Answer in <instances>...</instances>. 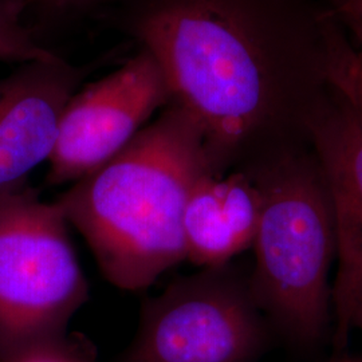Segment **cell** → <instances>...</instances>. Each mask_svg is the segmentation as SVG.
Returning <instances> with one entry per match:
<instances>
[{"instance_id": "cell-1", "label": "cell", "mask_w": 362, "mask_h": 362, "mask_svg": "<svg viewBox=\"0 0 362 362\" xmlns=\"http://www.w3.org/2000/svg\"><path fill=\"white\" fill-rule=\"evenodd\" d=\"M209 173L216 175L202 130L169 103L121 152L54 203L82 233L105 278L134 293L187 260L184 212Z\"/></svg>"}, {"instance_id": "cell-2", "label": "cell", "mask_w": 362, "mask_h": 362, "mask_svg": "<svg viewBox=\"0 0 362 362\" xmlns=\"http://www.w3.org/2000/svg\"><path fill=\"white\" fill-rule=\"evenodd\" d=\"M145 50L170 93L202 130L216 175L258 128L267 82L258 50L233 13L207 0H184L151 13L140 27Z\"/></svg>"}, {"instance_id": "cell-3", "label": "cell", "mask_w": 362, "mask_h": 362, "mask_svg": "<svg viewBox=\"0 0 362 362\" xmlns=\"http://www.w3.org/2000/svg\"><path fill=\"white\" fill-rule=\"evenodd\" d=\"M65 215L25 184L0 191V361L61 339L89 299Z\"/></svg>"}, {"instance_id": "cell-4", "label": "cell", "mask_w": 362, "mask_h": 362, "mask_svg": "<svg viewBox=\"0 0 362 362\" xmlns=\"http://www.w3.org/2000/svg\"><path fill=\"white\" fill-rule=\"evenodd\" d=\"M262 194L250 288L259 309L293 334H321L332 306L336 257L332 212L322 179L302 169L255 177Z\"/></svg>"}, {"instance_id": "cell-5", "label": "cell", "mask_w": 362, "mask_h": 362, "mask_svg": "<svg viewBox=\"0 0 362 362\" xmlns=\"http://www.w3.org/2000/svg\"><path fill=\"white\" fill-rule=\"evenodd\" d=\"M250 281L224 266L175 279L144 303L124 362H250L262 341Z\"/></svg>"}, {"instance_id": "cell-6", "label": "cell", "mask_w": 362, "mask_h": 362, "mask_svg": "<svg viewBox=\"0 0 362 362\" xmlns=\"http://www.w3.org/2000/svg\"><path fill=\"white\" fill-rule=\"evenodd\" d=\"M169 103L165 77L146 50L76 91L61 116L46 182L73 184L101 167Z\"/></svg>"}, {"instance_id": "cell-7", "label": "cell", "mask_w": 362, "mask_h": 362, "mask_svg": "<svg viewBox=\"0 0 362 362\" xmlns=\"http://www.w3.org/2000/svg\"><path fill=\"white\" fill-rule=\"evenodd\" d=\"M334 238L336 344L344 346L362 305V119L348 105L313 125Z\"/></svg>"}, {"instance_id": "cell-8", "label": "cell", "mask_w": 362, "mask_h": 362, "mask_svg": "<svg viewBox=\"0 0 362 362\" xmlns=\"http://www.w3.org/2000/svg\"><path fill=\"white\" fill-rule=\"evenodd\" d=\"M77 79L59 59L31 62L0 78V191L27 182L49 161Z\"/></svg>"}, {"instance_id": "cell-9", "label": "cell", "mask_w": 362, "mask_h": 362, "mask_svg": "<svg viewBox=\"0 0 362 362\" xmlns=\"http://www.w3.org/2000/svg\"><path fill=\"white\" fill-rule=\"evenodd\" d=\"M262 194L245 173H209L188 199L182 233L187 260L206 269L226 266L252 247L258 230Z\"/></svg>"}, {"instance_id": "cell-10", "label": "cell", "mask_w": 362, "mask_h": 362, "mask_svg": "<svg viewBox=\"0 0 362 362\" xmlns=\"http://www.w3.org/2000/svg\"><path fill=\"white\" fill-rule=\"evenodd\" d=\"M19 0H0V62H55L57 55L39 46L21 22Z\"/></svg>"}, {"instance_id": "cell-11", "label": "cell", "mask_w": 362, "mask_h": 362, "mask_svg": "<svg viewBox=\"0 0 362 362\" xmlns=\"http://www.w3.org/2000/svg\"><path fill=\"white\" fill-rule=\"evenodd\" d=\"M330 82L341 93L344 103L362 119V57L353 49H341L327 65Z\"/></svg>"}, {"instance_id": "cell-12", "label": "cell", "mask_w": 362, "mask_h": 362, "mask_svg": "<svg viewBox=\"0 0 362 362\" xmlns=\"http://www.w3.org/2000/svg\"><path fill=\"white\" fill-rule=\"evenodd\" d=\"M6 362H93V360L90 354L79 344L70 342L65 336L22 351Z\"/></svg>"}, {"instance_id": "cell-13", "label": "cell", "mask_w": 362, "mask_h": 362, "mask_svg": "<svg viewBox=\"0 0 362 362\" xmlns=\"http://www.w3.org/2000/svg\"><path fill=\"white\" fill-rule=\"evenodd\" d=\"M330 3L348 26L362 28V0H330Z\"/></svg>"}, {"instance_id": "cell-14", "label": "cell", "mask_w": 362, "mask_h": 362, "mask_svg": "<svg viewBox=\"0 0 362 362\" xmlns=\"http://www.w3.org/2000/svg\"><path fill=\"white\" fill-rule=\"evenodd\" d=\"M349 28L351 34L354 35V39H356V49L362 57V28L357 26H349Z\"/></svg>"}, {"instance_id": "cell-15", "label": "cell", "mask_w": 362, "mask_h": 362, "mask_svg": "<svg viewBox=\"0 0 362 362\" xmlns=\"http://www.w3.org/2000/svg\"><path fill=\"white\" fill-rule=\"evenodd\" d=\"M356 325H358L362 330V305L361 308H360V310L357 313V317H356Z\"/></svg>"}]
</instances>
